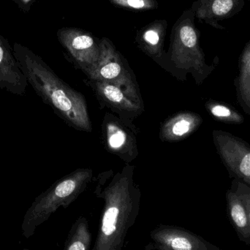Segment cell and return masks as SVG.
<instances>
[{"mask_svg":"<svg viewBox=\"0 0 250 250\" xmlns=\"http://www.w3.org/2000/svg\"><path fill=\"white\" fill-rule=\"evenodd\" d=\"M133 166L126 163L116 174L108 172V185L98 183L95 194L104 201L92 250H123L126 233L138 218L141 192L134 181Z\"/></svg>","mask_w":250,"mask_h":250,"instance_id":"6da1fadb","label":"cell"},{"mask_svg":"<svg viewBox=\"0 0 250 250\" xmlns=\"http://www.w3.org/2000/svg\"><path fill=\"white\" fill-rule=\"evenodd\" d=\"M13 54L29 84L56 114L78 130L91 132L92 123L84 96L63 82L38 54L19 42Z\"/></svg>","mask_w":250,"mask_h":250,"instance_id":"7a4b0ae2","label":"cell"},{"mask_svg":"<svg viewBox=\"0 0 250 250\" xmlns=\"http://www.w3.org/2000/svg\"><path fill=\"white\" fill-rule=\"evenodd\" d=\"M92 177L91 169H78L37 197L23 217L22 235L29 239L37 228L46 222L60 207H68L86 189Z\"/></svg>","mask_w":250,"mask_h":250,"instance_id":"3957f363","label":"cell"},{"mask_svg":"<svg viewBox=\"0 0 250 250\" xmlns=\"http://www.w3.org/2000/svg\"><path fill=\"white\" fill-rule=\"evenodd\" d=\"M192 9L183 12L175 22L170 35L167 62L175 68L192 75L197 84L211 73L214 67L207 64L200 44L201 33L195 24Z\"/></svg>","mask_w":250,"mask_h":250,"instance_id":"277c9868","label":"cell"},{"mask_svg":"<svg viewBox=\"0 0 250 250\" xmlns=\"http://www.w3.org/2000/svg\"><path fill=\"white\" fill-rule=\"evenodd\" d=\"M100 45L101 55L98 62L82 71L89 79L116 85L132 101L144 105L136 79L126 60L108 38H102Z\"/></svg>","mask_w":250,"mask_h":250,"instance_id":"5b68a950","label":"cell"},{"mask_svg":"<svg viewBox=\"0 0 250 250\" xmlns=\"http://www.w3.org/2000/svg\"><path fill=\"white\" fill-rule=\"evenodd\" d=\"M102 131L104 144L108 151L126 163L138 157V131L132 121L106 113L102 123Z\"/></svg>","mask_w":250,"mask_h":250,"instance_id":"8992f818","label":"cell"},{"mask_svg":"<svg viewBox=\"0 0 250 250\" xmlns=\"http://www.w3.org/2000/svg\"><path fill=\"white\" fill-rule=\"evenodd\" d=\"M57 36L81 70L92 67L98 62L101 55V40L90 32L79 28L63 27L57 31Z\"/></svg>","mask_w":250,"mask_h":250,"instance_id":"52a82bcc","label":"cell"},{"mask_svg":"<svg viewBox=\"0 0 250 250\" xmlns=\"http://www.w3.org/2000/svg\"><path fill=\"white\" fill-rule=\"evenodd\" d=\"M213 138L217 151L230 173L250 186V146L229 132L214 130Z\"/></svg>","mask_w":250,"mask_h":250,"instance_id":"ba28073f","label":"cell"},{"mask_svg":"<svg viewBox=\"0 0 250 250\" xmlns=\"http://www.w3.org/2000/svg\"><path fill=\"white\" fill-rule=\"evenodd\" d=\"M85 82L93 89L101 104L110 108L120 118L132 121L144 112V105L132 101L116 85L89 79Z\"/></svg>","mask_w":250,"mask_h":250,"instance_id":"9c48e42d","label":"cell"},{"mask_svg":"<svg viewBox=\"0 0 250 250\" xmlns=\"http://www.w3.org/2000/svg\"><path fill=\"white\" fill-rule=\"evenodd\" d=\"M153 247L158 250H213L195 233L174 226L160 225L150 233Z\"/></svg>","mask_w":250,"mask_h":250,"instance_id":"30bf717a","label":"cell"},{"mask_svg":"<svg viewBox=\"0 0 250 250\" xmlns=\"http://www.w3.org/2000/svg\"><path fill=\"white\" fill-rule=\"evenodd\" d=\"M29 83L19 67L8 41L0 34V89L22 96Z\"/></svg>","mask_w":250,"mask_h":250,"instance_id":"8fae6325","label":"cell"},{"mask_svg":"<svg viewBox=\"0 0 250 250\" xmlns=\"http://www.w3.org/2000/svg\"><path fill=\"white\" fill-rule=\"evenodd\" d=\"M245 5V0H196L191 9L200 21L214 29H225L219 21L233 18Z\"/></svg>","mask_w":250,"mask_h":250,"instance_id":"7c38bea8","label":"cell"},{"mask_svg":"<svg viewBox=\"0 0 250 250\" xmlns=\"http://www.w3.org/2000/svg\"><path fill=\"white\" fill-rule=\"evenodd\" d=\"M167 28V21L157 19L141 28L135 37L138 48L161 65L167 63L164 51Z\"/></svg>","mask_w":250,"mask_h":250,"instance_id":"4fadbf2b","label":"cell"},{"mask_svg":"<svg viewBox=\"0 0 250 250\" xmlns=\"http://www.w3.org/2000/svg\"><path fill=\"white\" fill-rule=\"evenodd\" d=\"M201 116L189 111L178 113L167 119L160 129L163 141L173 142L185 139L193 133L202 123Z\"/></svg>","mask_w":250,"mask_h":250,"instance_id":"5bb4252c","label":"cell"},{"mask_svg":"<svg viewBox=\"0 0 250 250\" xmlns=\"http://www.w3.org/2000/svg\"><path fill=\"white\" fill-rule=\"evenodd\" d=\"M228 211L239 239L250 245V226L248 214L239 195L230 189L227 192Z\"/></svg>","mask_w":250,"mask_h":250,"instance_id":"9a60e30c","label":"cell"},{"mask_svg":"<svg viewBox=\"0 0 250 250\" xmlns=\"http://www.w3.org/2000/svg\"><path fill=\"white\" fill-rule=\"evenodd\" d=\"M238 101L245 112L250 114V41L245 44L239 58Z\"/></svg>","mask_w":250,"mask_h":250,"instance_id":"2e32d148","label":"cell"},{"mask_svg":"<svg viewBox=\"0 0 250 250\" xmlns=\"http://www.w3.org/2000/svg\"><path fill=\"white\" fill-rule=\"evenodd\" d=\"M92 241L89 222L86 217L81 216L69 231L64 250H90Z\"/></svg>","mask_w":250,"mask_h":250,"instance_id":"e0dca14e","label":"cell"},{"mask_svg":"<svg viewBox=\"0 0 250 250\" xmlns=\"http://www.w3.org/2000/svg\"><path fill=\"white\" fill-rule=\"evenodd\" d=\"M206 108L210 114L218 121L230 124H242L244 123L243 117L237 111L217 101H208L206 104Z\"/></svg>","mask_w":250,"mask_h":250,"instance_id":"ac0fdd59","label":"cell"},{"mask_svg":"<svg viewBox=\"0 0 250 250\" xmlns=\"http://www.w3.org/2000/svg\"><path fill=\"white\" fill-rule=\"evenodd\" d=\"M116 7L135 12L148 11L158 7L157 0H109Z\"/></svg>","mask_w":250,"mask_h":250,"instance_id":"d6986e66","label":"cell"},{"mask_svg":"<svg viewBox=\"0 0 250 250\" xmlns=\"http://www.w3.org/2000/svg\"><path fill=\"white\" fill-rule=\"evenodd\" d=\"M232 189L239 195L241 201L243 203L248 214L250 226V186L244 182L234 180L233 182Z\"/></svg>","mask_w":250,"mask_h":250,"instance_id":"ffe728a7","label":"cell"},{"mask_svg":"<svg viewBox=\"0 0 250 250\" xmlns=\"http://www.w3.org/2000/svg\"><path fill=\"white\" fill-rule=\"evenodd\" d=\"M11 1L16 3L21 11L26 13L30 11L31 7L36 0H11Z\"/></svg>","mask_w":250,"mask_h":250,"instance_id":"44dd1931","label":"cell"},{"mask_svg":"<svg viewBox=\"0 0 250 250\" xmlns=\"http://www.w3.org/2000/svg\"><path fill=\"white\" fill-rule=\"evenodd\" d=\"M23 250H28V249H23Z\"/></svg>","mask_w":250,"mask_h":250,"instance_id":"7402d4cb","label":"cell"}]
</instances>
